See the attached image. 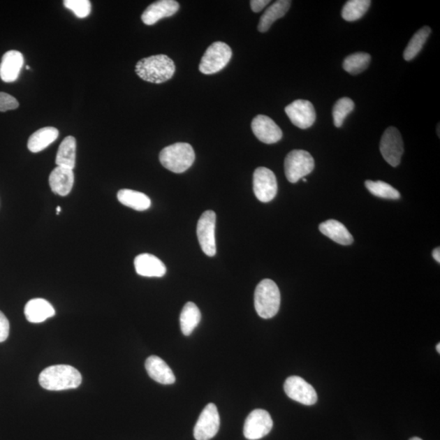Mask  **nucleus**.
Returning <instances> with one entry per match:
<instances>
[{"label":"nucleus","instance_id":"nucleus-38","mask_svg":"<svg viewBox=\"0 0 440 440\" xmlns=\"http://www.w3.org/2000/svg\"><path fill=\"white\" fill-rule=\"evenodd\" d=\"M437 350L438 351V353L439 354L440 353V344H439L437 345Z\"/></svg>","mask_w":440,"mask_h":440},{"label":"nucleus","instance_id":"nucleus-21","mask_svg":"<svg viewBox=\"0 0 440 440\" xmlns=\"http://www.w3.org/2000/svg\"><path fill=\"white\" fill-rule=\"evenodd\" d=\"M319 229L325 236L342 246H349L353 243V237L349 230L344 224L335 219H329L321 223Z\"/></svg>","mask_w":440,"mask_h":440},{"label":"nucleus","instance_id":"nucleus-20","mask_svg":"<svg viewBox=\"0 0 440 440\" xmlns=\"http://www.w3.org/2000/svg\"><path fill=\"white\" fill-rule=\"evenodd\" d=\"M56 311L51 303L43 298H34L24 307V316L29 322L38 324L55 316Z\"/></svg>","mask_w":440,"mask_h":440},{"label":"nucleus","instance_id":"nucleus-32","mask_svg":"<svg viewBox=\"0 0 440 440\" xmlns=\"http://www.w3.org/2000/svg\"><path fill=\"white\" fill-rule=\"evenodd\" d=\"M64 6L71 10L78 18H85L89 16L91 11V4L89 0H65Z\"/></svg>","mask_w":440,"mask_h":440},{"label":"nucleus","instance_id":"nucleus-10","mask_svg":"<svg viewBox=\"0 0 440 440\" xmlns=\"http://www.w3.org/2000/svg\"><path fill=\"white\" fill-rule=\"evenodd\" d=\"M220 427V418L217 406L208 404L200 414L196 423L193 435L196 440H210L217 434Z\"/></svg>","mask_w":440,"mask_h":440},{"label":"nucleus","instance_id":"nucleus-27","mask_svg":"<svg viewBox=\"0 0 440 440\" xmlns=\"http://www.w3.org/2000/svg\"><path fill=\"white\" fill-rule=\"evenodd\" d=\"M432 33V29L429 27H424L414 34L409 41L407 47L404 52V58L405 61H412L417 57L427 42V38Z\"/></svg>","mask_w":440,"mask_h":440},{"label":"nucleus","instance_id":"nucleus-30","mask_svg":"<svg viewBox=\"0 0 440 440\" xmlns=\"http://www.w3.org/2000/svg\"><path fill=\"white\" fill-rule=\"evenodd\" d=\"M365 184L367 189L376 197L393 200H397L400 198L399 191L383 181L366 180Z\"/></svg>","mask_w":440,"mask_h":440},{"label":"nucleus","instance_id":"nucleus-23","mask_svg":"<svg viewBox=\"0 0 440 440\" xmlns=\"http://www.w3.org/2000/svg\"><path fill=\"white\" fill-rule=\"evenodd\" d=\"M291 1L288 0H279L271 5L262 15L258 26L259 32H267L272 27V24L285 16L290 9Z\"/></svg>","mask_w":440,"mask_h":440},{"label":"nucleus","instance_id":"nucleus-9","mask_svg":"<svg viewBox=\"0 0 440 440\" xmlns=\"http://www.w3.org/2000/svg\"><path fill=\"white\" fill-rule=\"evenodd\" d=\"M273 427L271 415L263 409H254L244 422L243 433L249 440H258L266 437Z\"/></svg>","mask_w":440,"mask_h":440},{"label":"nucleus","instance_id":"nucleus-17","mask_svg":"<svg viewBox=\"0 0 440 440\" xmlns=\"http://www.w3.org/2000/svg\"><path fill=\"white\" fill-rule=\"evenodd\" d=\"M135 272L146 277H163L166 272L165 264L150 254H141L134 261Z\"/></svg>","mask_w":440,"mask_h":440},{"label":"nucleus","instance_id":"nucleus-25","mask_svg":"<svg viewBox=\"0 0 440 440\" xmlns=\"http://www.w3.org/2000/svg\"><path fill=\"white\" fill-rule=\"evenodd\" d=\"M117 197L120 203L137 212H145L151 205V200L148 196L135 190L122 189L117 193Z\"/></svg>","mask_w":440,"mask_h":440},{"label":"nucleus","instance_id":"nucleus-11","mask_svg":"<svg viewBox=\"0 0 440 440\" xmlns=\"http://www.w3.org/2000/svg\"><path fill=\"white\" fill-rule=\"evenodd\" d=\"M215 223H217V214L212 210L205 212L200 217L198 223V242L203 252L209 257H214L217 254L214 235Z\"/></svg>","mask_w":440,"mask_h":440},{"label":"nucleus","instance_id":"nucleus-35","mask_svg":"<svg viewBox=\"0 0 440 440\" xmlns=\"http://www.w3.org/2000/svg\"><path fill=\"white\" fill-rule=\"evenodd\" d=\"M268 3H270L269 0H252V1H251V7L253 12L259 13L261 12Z\"/></svg>","mask_w":440,"mask_h":440},{"label":"nucleus","instance_id":"nucleus-22","mask_svg":"<svg viewBox=\"0 0 440 440\" xmlns=\"http://www.w3.org/2000/svg\"><path fill=\"white\" fill-rule=\"evenodd\" d=\"M59 136V131L55 127L46 126L34 132L28 140V149L36 154L47 148Z\"/></svg>","mask_w":440,"mask_h":440},{"label":"nucleus","instance_id":"nucleus-1","mask_svg":"<svg viewBox=\"0 0 440 440\" xmlns=\"http://www.w3.org/2000/svg\"><path fill=\"white\" fill-rule=\"evenodd\" d=\"M38 381L43 388L48 390L75 389L82 383V375L71 365H52L41 372Z\"/></svg>","mask_w":440,"mask_h":440},{"label":"nucleus","instance_id":"nucleus-26","mask_svg":"<svg viewBox=\"0 0 440 440\" xmlns=\"http://www.w3.org/2000/svg\"><path fill=\"white\" fill-rule=\"evenodd\" d=\"M202 319V314L195 303L189 302L184 305L181 311L179 321L180 329L184 335L189 336L199 325Z\"/></svg>","mask_w":440,"mask_h":440},{"label":"nucleus","instance_id":"nucleus-2","mask_svg":"<svg viewBox=\"0 0 440 440\" xmlns=\"http://www.w3.org/2000/svg\"><path fill=\"white\" fill-rule=\"evenodd\" d=\"M175 72L174 61L163 54L142 59L135 66L137 75L146 82L156 85L170 80Z\"/></svg>","mask_w":440,"mask_h":440},{"label":"nucleus","instance_id":"nucleus-7","mask_svg":"<svg viewBox=\"0 0 440 440\" xmlns=\"http://www.w3.org/2000/svg\"><path fill=\"white\" fill-rule=\"evenodd\" d=\"M380 151L383 159L390 166H397L404 154V142L399 131L394 126H390L381 136Z\"/></svg>","mask_w":440,"mask_h":440},{"label":"nucleus","instance_id":"nucleus-24","mask_svg":"<svg viewBox=\"0 0 440 440\" xmlns=\"http://www.w3.org/2000/svg\"><path fill=\"white\" fill-rule=\"evenodd\" d=\"M76 163V140L67 136L63 140L57 151L56 164L61 168L73 170Z\"/></svg>","mask_w":440,"mask_h":440},{"label":"nucleus","instance_id":"nucleus-29","mask_svg":"<svg viewBox=\"0 0 440 440\" xmlns=\"http://www.w3.org/2000/svg\"><path fill=\"white\" fill-rule=\"evenodd\" d=\"M371 61L369 54L365 52H357L346 57L344 61V68L351 75H358L369 67Z\"/></svg>","mask_w":440,"mask_h":440},{"label":"nucleus","instance_id":"nucleus-39","mask_svg":"<svg viewBox=\"0 0 440 440\" xmlns=\"http://www.w3.org/2000/svg\"><path fill=\"white\" fill-rule=\"evenodd\" d=\"M409 440H423V439L418 437H413L412 439H410Z\"/></svg>","mask_w":440,"mask_h":440},{"label":"nucleus","instance_id":"nucleus-37","mask_svg":"<svg viewBox=\"0 0 440 440\" xmlns=\"http://www.w3.org/2000/svg\"><path fill=\"white\" fill-rule=\"evenodd\" d=\"M61 208L60 207H57V214H60Z\"/></svg>","mask_w":440,"mask_h":440},{"label":"nucleus","instance_id":"nucleus-15","mask_svg":"<svg viewBox=\"0 0 440 440\" xmlns=\"http://www.w3.org/2000/svg\"><path fill=\"white\" fill-rule=\"evenodd\" d=\"M179 4L175 0H160L149 5L142 14L141 20L147 26H153L161 19L173 16L178 12Z\"/></svg>","mask_w":440,"mask_h":440},{"label":"nucleus","instance_id":"nucleus-6","mask_svg":"<svg viewBox=\"0 0 440 440\" xmlns=\"http://www.w3.org/2000/svg\"><path fill=\"white\" fill-rule=\"evenodd\" d=\"M315 168L314 159L305 150L295 149L288 153L285 160V173L291 183L295 184L309 175Z\"/></svg>","mask_w":440,"mask_h":440},{"label":"nucleus","instance_id":"nucleus-31","mask_svg":"<svg viewBox=\"0 0 440 440\" xmlns=\"http://www.w3.org/2000/svg\"><path fill=\"white\" fill-rule=\"evenodd\" d=\"M355 104L350 98H341L336 102L332 109V117L336 127H341L350 112L354 110Z\"/></svg>","mask_w":440,"mask_h":440},{"label":"nucleus","instance_id":"nucleus-5","mask_svg":"<svg viewBox=\"0 0 440 440\" xmlns=\"http://www.w3.org/2000/svg\"><path fill=\"white\" fill-rule=\"evenodd\" d=\"M232 56V49L227 43L214 42L205 52L200 62L199 71L204 75L217 73L227 66Z\"/></svg>","mask_w":440,"mask_h":440},{"label":"nucleus","instance_id":"nucleus-13","mask_svg":"<svg viewBox=\"0 0 440 440\" xmlns=\"http://www.w3.org/2000/svg\"><path fill=\"white\" fill-rule=\"evenodd\" d=\"M286 115L292 124L298 129H309L316 119L314 106L310 101L297 100L286 107Z\"/></svg>","mask_w":440,"mask_h":440},{"label":"nucleus","instance_id":"nucleus-34","mask_svg":"<svg viewBox=\"0 0 440 440\" xmlns=\"http://www.w3.org/2000/svg\"><path fill=\"white\" fill-rule=\"evenodd\" d=\"M10 325L8 318L0 311V342L8 339L9 335Z\"/></svg>","mask_w":440,"mask_h":440},{"label":"nucleus","instance_id":"nucleus-3","mask_svg":"<svg viewBox=\"0 0 440 440\" xmlns=\"http://www.w3.org/2000/svg\"><path fill=\"white\" fill-rule=\"evenodd\" d=\"M281 305V293L275 282L264 279L254 292V307L263 319H270L277 314Z\"/></svg>","mask_w":440,"mask_h":440},{"label":"nucleus","instance_id":"nucleus-28","mask_svg":"<svg viewBox=\"0 0 440 440\" xmlns=\"http://www.w3.org/2000/svg\"><path fill=\"white\" fill-rule=\"evenodd\" d=\"M370 5L369 0H350L342 8V17L346 22L357 21L368 11Z\"/></svg>","mask_w":440,"mask_h":440},{"label":"nucleus","instance_id":"nucleus-36","mask_svg":"<svg viewBox=\"0 0 440 440\" xmlns=\"http://www.w3.org/2000/svg\"><path fill=\"white\" fill-rule=\"evenodd\" d=\"M432 256L434 258V261L440 263V249L439 247L435 248L433 251Z\"/></svg>","mask_w":440,"mask_h":440},{"label":"nucleus","instance_id":"nucleus-16","mask_svg":"<svg viewBox=\"0 0 440 440\" xmlns=\"http://www.w3.org/2000/svg\"><path fill=\"white\" fill-rule=\"evenodd\" d=\"M24 66V57L22 52L16 50L4 54L0 63V78L5 82L17 80Z\"/></svg>","mask_w":440,"mask_h":440},{"label":"nucleus","instance_id":"nucleus-33","mask_svg":"<svg viewBox=\"0 0 440 440\" xmlns=\"http://www.w3.org/2000/svg\"><path fill=\"white\" fill-rule=\"evenodd\" d=\"M19 103L16 98L8 93L0 92V112L17 110Z\"/></svg>","mask_w":440,"mask_h":440},{"label":"nucleus","instance_id":"nucleus-14","mask_svg":"<svg viewBox=\"0 0 440 440\" xmlns=\"http://www.w3.org/2000/svg\"><path fill=\"white\" fill-rule=\"evenodd\" d=\"M251 129L258 140L267 145L277 143L282 138V131L270 117L258 115L251 122Z\"/></svg>","mask_w":440,"mask_h":440},{"label":"nucleus","instance_id":"nucleus-4","mask_svg":"<svg viewBox=\"0 0 440 440\" xmlns=\"http://www.w3.org/2000/svg\"><path fill=\"white\" fill-rule=\"evenodd\" d=\"M159 160L161 165L174 173H184L194 163L195 153L188 143H175L161 151Z\"/></svg>","mask_w":440,"mask_h":440},{"label":"nucleus","instance_id":"nucleus-8","mask_svg":"<svg viewBox=\"0 0 440 440\" xmlns=\"http://www.w3.org/2000/svg\"><path fill=\"white\" fill-rule=\"evenodd\" d=\"M253 188L258 200L265 203L271 202L275 198L278 190L275 174L263 166L258 168L254 173Z\"/></svg>","mask_w":440,"mask_h":440},{"label":"nucleus","instance_id":"nucleus-19","mask_svg":"<svg viewBox=\"0 0 440 440\" xmlns=\"http://www.w3.org/2000/svg\"><path fill=\"white\" fill-rule=\"evenodd\" d=\"M75 184L73 170L57 166L49 176V184L54 193L66 197L71 193Z\"/></svg>","mask_w":440,"mask_h":440},{"label":"nucleus","instance_id":"nucleus-12","mask_svg":"<svg viewBox=\"0 0 440 440\" xmlns=\"http://www.w3.org/2000/svg\"><path fill=\"white\" fill-rule=\"evenodd\" d=\"M284 390L288 397L305 405L315 404L316 391L313 386L298 376H291L286 380Z\"/></svg>","mask_w":440,"mask_h":440},{"label":"nucleus","instance_id":"nucleus-18","mask_svg":"<svg viewBox=\"0 0 440 440\" xmlns=\"http://www.w3.org/2000/svg\"><path fill=\"white\" fill-rule=\"evenodd\" d=\"M147 373L156 383L163 385L173 384L175 376L166 362L159 356L151 355L145 361Z\"/></svg>","mask_w":440,"mask_h":440}]
</instances>
